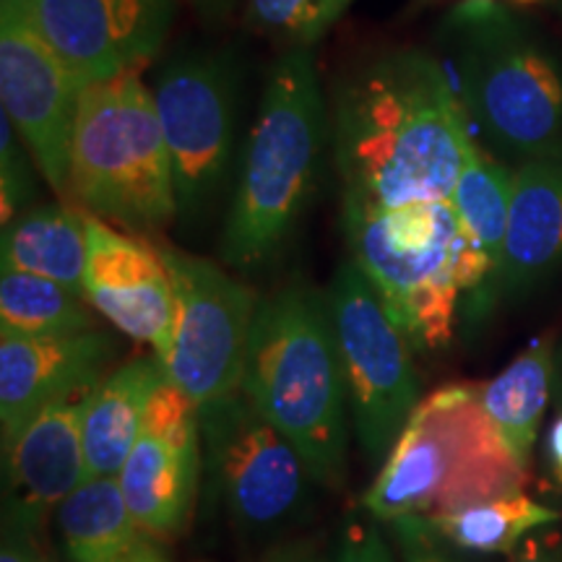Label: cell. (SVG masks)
<instances>
[{"label":"cell","instance_id":"obj_1","mask_svg":"<svg viewBox=\"0 0 562 562\" xmlns=\"http://www.w3.org/2000/svg\"><path fill=\"white\" fill-rule=\"evenodd\" d=\"M328 117L344 193L378 206L451 201L472 131L430 53L396 47L351 66L334 83Z\"/></svg>","mask_w":562,"mask_h":562},{"label":"cell","instance_id":"obj_2","mask_svg":"<svg viewBox=\"0 0 562 562\" xmlns=\"http://www.w3.org/2000/svg\"><path fill=\"white\" fill-rule=\"evenodd\" d=\"M331 117L313 50H284L237 159L220 256L250 277L277 261L318 186Z\"/></svg>","mask_w":562,"mask_h":562},{"label":"cell","instance_id":"obj_3","mask_svg":"<svg viewBox=\"0 0 562 562\" xmlns=\"http://www.w3.org/2000/svg\"><path fill=\"white\" fill-rule=\"evenodd\" d=\"M240 391L297 448L315 482H347L351 414L326 294L290 281L261 297Z\"/></svg>","mask_w":562,"mask_h":562},{"label":"cell","instance_id":"obj_4","mask_svg":"<svg viewBox=\"0 0 562 562\" xmlns=\"http://www.w3.org/2000/svg\"><path fill=\"white\" fill-rule=\"evenodd\" d=\"M440 47L492 157L513 170L562 157V63L513 5L459 0L440 26Z\"/></svg>","mask_w":562,"mask_h":562},{"label":"cell","instance_id":"obj_5","mask_svg":"<svg viewBox=\"0 0 562 562\" xmlns=\"http://www.w3.org/2000/svg\"><path fill=\"white\" fill-rule=\"evenodd\" d=\"M526 480L529 469L490 419L480 383H453L422 396L362 495V508L381 524L438 516L524 492Z\"/></svg>","mask_w":562,"mask_h":562},{"label":"cell","instance_id":"obj_6","mask_svg":"<svg viewBox=\"0 0 562 562\" xmlns=\"http://www.w3.org/2000/svg\"><path fill=\"white\" fill-rule=\"evenodd\" d=\"M68 203L144 237L178 222L170 149L140 70L81 89Z\"/></svg>","mask_w":562,"mask_h":562},{"label":"cell","instance_id":"obj_7","mask_svg":"<svg viewBox=\"0 0 562 562\" xmlns=\"http://www.w3.org/2000/svg\"><path fill=\"white\" fill-rule=\"evenodd\" d=\"M326 297L347 383L351 430L364 459L381 467L422 402L412 341L351 258L336 269Z\"/></svg>","mask_w":562,"mask_h":562},{"label":"cell","instance_id":"obj_8","mask_svg":"<svg viewBox=\"0 0 562 562\" xmlns=\"http://www.w3.org/2000/svg\"><path fill=\"white\" fill-rule=\"evenodd\" d=\"M206 501L243 531H277L302 516L318 484L297 448L243 391L201 409Z\"/></svg>","mask_w":562,"mask_h":562},{"label":"cell","instance_id":"obj_9","mask_svg":"<svg viewBox=\"0 0 562 562\" xmlns=\"http://www.w3.org/2000/svg\"><path fill=\"white\" fill-rule=\"evenodd\" d=\"M154 102L172 159L178 220L195 224L214 209L237 170L240 70L224 53L172 58L159 70Z\"/></svg>","mask_w":562,"mask_h":562},{"label":"cell","instance_id":"obj_10","mask_svg":"<svg viewBox=\"0 0 562 562\" xmlns=\"http://www.w3.org/2000/svg\"><path fill=\"white\" fill-rule=\"evenodd\" d=\"M159 250L175 294L170 347L161 362L167 375L203 409L240 391L245 351L261 297L227 266L170 245Z\"/></svg>","mask_w":562,"mask_h":562},{"label":"cell","instance_id":"obj_11","mask_svg":"<svg viewBox=\"0 0 562 562\" xmlns=\"http://www.w3.org/2000/svg\"><path fill=\"white\" fill-rule=\"evenodd\" d=\"M83 83L34 32L19 0H0V97L47 186L68 201L70 140Z\"/></svg>","mask_w":562,"mask_h":562},{"label":"cell","instance_id":"obj_12","mask_svg":"<svg viewBox=\"0 0 562 562\" xmlns=\"http://www.w3.org/2000/svg\"><path fill=\"white\" fill-rule=\"evenodd\" d=\"M344 232L351 261L381 292L385 307L412 347L446 349L453 339V323L461 305V286L453 271L456 237L461 227L430 248L404 250L385 237L370 201L344 193Z\"/></svg>","mask_w":562,"mask_h":562},{"label":"cell","instance_id":"obj_13","mask_svg":"<svg viewBox=\"0 0 562 562\" xmlns=\"http://www.w3.org/2000/svg\"><path fill=\"white\" fill-rule=\"evenodd\" d=\"M34 32L83 87L140 70L161 50L178 0H19Z\"/></svg>","mask_w":562,"mask_h":562},{"label":"cell","instance_id":"obj_14","mask_svg":"<svg viewBox=\"0 0 562 562\" xmlns=\"http://www.w3.org/2000/svg\"><path fill=\"white\" fill-rule=\"evenodd\" d=\"M83 300L117 331L165 357L170 347L175 294L161 250L149 237L87 214Z\"/></svg>","mask_w":562,"mask_h":562},{"label":"cell","instance_id":"obj_15","mask_svg":"<svg viewBox=\"0 0 562 562\" xmlns=\"http://www.w3.org/2000/svg\"><path fill=\"white\" fill-rule=\"evenodd\" d=\"M121 344L102 326L66 336L0 334V438L9 448L37 414L70 393L97 389Z\"/></svg>","mask_w":562,"mask_h":562},{"label":"cell","instance_id":"obj_16","mask_svg":"<svg viewBox=\"0 0 562 562\" xmlns=\"http://www.w3.org/2000/svg\"><path fill=\"white\" fill-rule=\"evenodd\" d=\"M91 391L45 406L3 448V524L37 533L50 510L87 480L83 412Z\"/></svg>","mask_w":562,"mask_h":562},{"label":"cell","instance_id":"obj_17","mask_svg":"<svg viewBox=\"0 0 562 562\" xmlns=\"http://www.w3.org/2000/svg\"><path fill=\"white\" fill-rule=\"evenodd\" d=\"M562 273V157L513 172L510 222L495 302H521Z\"/></svg>","mask_w":562,"mask_h":562},{"label":"cell","instance_id":"obj_18","mask_svg":"<svg viewBox=\"0 0 562 562\" xmlns=\"http://www.w3.org/2000/svg\"><path fill=\"white\" fill-rule=\"evenodd\" d=\"M203 453L170 446L140 430L117 482L133 521L149 539H170L186 529L199 497Z\"/></svg>","mask_w":562,"mask_h":562},{"label":"cell","instance_id":"obj_19","mask_svg":"<svg viewBox=\"0 0 562 562\" xmlns=\"http://www.w3.org/2000/svg\"><path fill=\"white\" fill-rule=\"evenodd\" d=\"M167 378L165 362L157 355L133 357L117 364L91 391L83 412V456L87 480L121 474L131 448L136 446L151 393Z\"/></svg>","mask_w":562,"mask_h":562},{"label":"cell","instance_id":"obj_20","mask_svg":"<svg viewBox=\"0 0 562 562\" xmlns=\"http://www.w3.org/2000/svg\"><path fill=\"white\" fill-rule=\"evenodd\" d=\"M55 524L70 562H136L151 547L133 521L117 476L83 480L58 505Z\"/></svg>","mask_w":562,"mask_h":562},{"label":"cell","instance_id":"obj_21","mask_svg":"<svg viewBox=\"0 0 562 562\" xmlns=\"http://www.w3.org/2000/svg\"><path fill=\"white\" fill-rule=\"evenodd\" d=\"M3 271L58 281L81 294L87 269V211L68 201L32 206L3 227Z\"/></svg>","mask_w":562,"mask_h":562},{"label":"cell","instance_id":"obj_22","mask_svg":"<svg viewBox=\"0 0 562 562\" xmlns=\"http://www.w3.org/2000/svg\"><path fill=\"white\" fill-rule=\"evenodd\" d=\"M554 347L558 336L542 334L492 381L480 383L484 409L524 469H529L547 406L552 402Z\"/></svg>","mask_w":562,"mask_h":562},{"label":"cell","instance_id":"obj_23","mask_svg":"<svg viewBox=\"0 0 562 562\" xmlns=\"http://www.w3.org/2000/svg\"><path fill=\"white\" fill-rule=\"evenodd\" d=\"M513 172L516 170L510 165L492 157L472 136L467 144V154H463L451 201H448L461 229L495 261L497 273H501L505 235H508L510 222Z\"/></svg>","mask_w":562,"mask_h":562},{"label":"cell","instance_id":"obj_24","mask_svg":"<svg viewBox=\"0 0 562 562\" xmlns=\"http://www.w3.org/2000/svg\"><path fill=\"white\" fill-rule=\"evenodd\" d=\"M560 516L562 513L533 501L526 492H513L427 518L461 552L510 554L529 533L554 526Z\"/></svg>","mask_w":562,"mask_h":562},{"label":"cell","instance_id":"obj_25","mask_svg":"<svg viewBox=\"0 0 562 562\" xmlns=\"http://www.w3.org/2000/svg\"><path fill=\"white\" fill-rule=\"evenodd\" d=\"M94 307L83 294L32 273L3 271L0 277V334L66 336L97 328Z\"/></svg>","mask_w":562,"mask_h":562},{"label":"cell","instance_id":"obj_26","mask_svg":"<svg viewBox=\"0 0 562 562\" xmlns=\"http://www.w3.org/2000/svg\"><path fill=\"white\" fill-rule=\"evenodd\" d=\"M355 0H245V24L284 50H313Z\"/></svg>","mask_w":562,"mask_h":562},{"label":"cell","instance_id":"obj_27","mask_svg":"<svg viewBox=\"0 0 562 562\" xmlns=\"http://www.w3.org/2000/svg\"><path fill=\"white\" fill-rule=\"evenodd\" d=\"M0 220L11 224L21 211L32 209L30 203L34 199V178H32V165L37 167V161L32 159L30 149L24 146V140L19 138V133L13 131L9 117L3 115V125H0Z\"/></svg>","mask_w":562,"mask_h":562},{"label":"cell","instance_id":"obj_28","mask_svg":"<svg viewBox=\"0 0 562 562\" xmlns=\"http://www.w3.org/2000/svg\"><path fill=\"white\" fill-rule=\"evenodd\" d=\"M396 547L398 562H476L435 529L427 516H398L385 524Z\"/></svg>","mask_w":562,"mask_h":562},{"label":"cell","instance_id":"obj_29","mask_svg":"<svg viewBox=\"0 0 562 562\" xmlns=\"http://www.w3.org/2000/svg\"><path fill=\"white\" fill-rule=\"evenodd\" d=\"M334 562H398L391 544L385 542L378 518H349L341 526Z\"/></svg>","mask_w":562,"mask_h":562},{"label":"cell","instance_id":"obj_30","mask_svg":"<svg viewBox=\"0 0 562 562\" xmlns=\"http://www.w3.org/2000/svg\"><path fill=\"white\" fill-rule=\"evenodd\" d=\"M508 562H562V533L552 526L529 533L508 554Z\"/></svg>","mask_w":562,"mask_h":562},{"label":"cell","instance_id":"obj_31","mask_svg":"<svg viewBox=\"0 0 562 562\" xmlns=\"http://www.w3.org/2000/svg\"><path fill=\"white\" fill-rule=\"evenodd\" d=\"M0 562H47L42 558L37 539L21 526L3 524V544H0Z\"/></svg>","mask_w":562,"mask_h":562},{"label":"cell","instance_id":"obj_32","mask_svg":"<svg viewBox=\"0 0 562 562\" xmlns=\"http://www.w3.org/2000/svg\"><path fill=\"white\" fill-rule=\"evenodd\" d=\"M544 472L554 487H562V412L554 414L544 435Z\"/></svg>","mask_w":562,"mask_h":562},{"label":"cell","instance_id":"obj_33","mask_svg":"<svg viewBox=\"0 0 562 562\" xmlns=\"http://www.w3.org/2000/svg\"><path fill=\"white\" fill-rule=\"evenodd\" d=\"M261 562H334V554L321 552L311 542H294L271 550Z\"/></svg>","mask_w":562,"mask_h":562},{"label":"cell","instance_id":"obj_34","mask_svg":"<svg viewBox=\"0 0 562 562\" xmlns=\"http://www.w3.org/2000/svg\"><path fill=\"white\" fill-rule=\"evenodd\" d=\"M178 3L191 5L195 13H201L206 19H224L240 0H178Z\"/></svg>","mask_w":562,"mask_h":562},{"label":"cell","instance_id":"obj_35","mask_svg":"<svg viewBox=\"0 0 562 562\" xmlns=\"http://www.w3.org/2000/svg\"><path fill=\"white\" fill-rule=\"evenodd\" d=\"M552 404L562 412V339L554 347V375H552Z\"/></svg>","mask_w":562,"mask_h":562},{"label":"cell","instance_id":"obj_36","mask_svg":"<svg viewBox=\"0 0 562 562\" xmlns=\"http://www.w3.org/2000/svg\"><path fill=\"white\" fill-rule=\"evenodd\" d=\"M136 562H167L165 558H161V554L154 550V547H149V550H146L144 554H138V560Z\"/></svg>","mask_w":562,"mask_h":562},{"label":"cell","instance_id":"obj_37","mask_svg":"<svg viewBox=\"0 0 562 562\" xmlns=\"http://www.w3.org/2000/svg\"><path fill=\"white\" fill-rule=\"evenodd\" d=\"M495 3L513 5V9H529V5H533V3H542V0H495Z\"/></svg>","mask_w":562,"mask_h":562},{"label":"cell","instance_id":"obj_38","mask_svg":"<svg viewBox=\"0 0 562 562\" xmlns=\"http://www.w3.org/2000/svg\"><path fill=\"white\" fill-rule=\"evenodd\" d=\"M554 3H558V5H560V9H562V0H554Z\"/></svg>","mask_w":562,"mask_h":562}]
</instances>
